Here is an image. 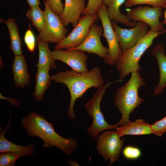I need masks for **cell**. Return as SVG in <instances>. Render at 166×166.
<instances>
[{
	"mask_svg": "<svg viewBox=\"0 0 166 166\" xmlns=\"http://www.w3.org/2000/svg\"><path fill=\"white\" fill-rule=\"evenodd\" d=\"M112 25L118 35L119 46L122 52L134 46L148 31V25L141 21H137L136 25L130 29L121 28L114 22Z\"/></svg>",
	"mask_w": 166,
	"mask_h": 166,
	"instance_id": "cell-11",
	"label": "cell"
},
{
	"mask_svg": "<svg viewBox=\"0 0 166 166\" xmlns=\"http://www.w3.org/2000/svg\"><path fill=\"white\" fill-rule=\"evenodd\" d=\"M3 22L7 26L10 34V49L15 55L22 54V40L19 36L18 24L14 18H9Z\"/></svg>",
	"mask_w": 166,
	"mask_h": 166,
	"instance_id": "cell-22",
	"label": "cell"
},
{
	"mask_svg": "<svg viewBox=\"0 0 166 166\" xmlns=\"http://www.w3.org/2000/svg\"><path fill=\"white\" fill-rule=\"evenodd\" d=\"M21 123L29 136L38 137L42 140L44 148L56 147L69 156L77 148L75 139L61 137L55 132L52 123L36 112L28 113L22 119Z\"/></svg>",
	"mask_w": 166,
	"mask_h": 166,
	"instance_id": "cell-1",
	"label": "cell"
},
{
	"mask_svg": "<svg viewBox=\"0 0 166 166\" xmlns=\"http://www.w3.org/2000/svg\"><path fill=\"white\" fill-rule=\"evenodd\" d=\"M125 0H104L103 2L106 6L107 12L111 20L115 22L124 24L130 27H134L136 25L135 22H131L126 15L120 11L121 6Z\"/></svg>",
	"mask_w": 166,
	"mask_h": 166,
	"instance_id": "cell-18",
	"label": "cell"
},
{
	"mask_svg": "<svg viewBox=\"0 0 166 166\" xmlns=\"http://www.w3.org/2000/svg\"><path fill=\"white\" fill-rule=\"evenodd\" d=\"M39 56L38 61L35 65L37 68H41L49 71L56 69L57 65L51 55L48 42L36 39Z\"/></svg>",
	"mask_w": 166,
	"mask_h": 166,
	"instance_id": "cell-21",
	"label": "cell"
},
{
	"mask_svg": "<svg viewBox=\"0 0 166 166\" xmlns=\"http://www.w3.org/2000/svg\"><path fill=\"white\" fill-rule=\"evenodd\" d=\"M51 77L52 80L65 84L69 90L70 100L67 114L73 120L76 118L74 106L77 99L81 97L88 89L92 87L98 89L104 85L100 69L96 67L84 73L66 70L59 72Z\"/></svg>",
	"mask_w": 166,
	"mask_h": 166,
	"instance_id": "cell-2",
	"label": "cell"
},
{
	"mask_svg": "<svg viewBox=\"0 0 166 166\" xmlns=\"http://www.w3.org/2000/svg\"><path fill=\"white\" fill-rule=\"evenodd\" d=\"M35 79L36 85L32 96L36 101H40L44 97L52 79L49 70L39 67L37 68Z\"/></svg>",
	"mask_w": 166,
	"mask_h": 166,
	"instance_id": "cell-19",
	"label": "cell"
},
{
	"mask_svg": "<svg viewBox=\"0 0 166 166\" xmlns=\"http://www.w3.org/2000/svg\"><path fill=\"white\" fill-rule=\"evenodd\" d=\"M125 158L129 160H134L139 158L141 155V152L138 148L132 146L124 147L122 151Z\"/></svg>",
	"mask_w": 166,
	"mask_h": 166,
	"instance_id": "cell-27",
	"label": "cell"
},
{
	"mask_svg": "<svg viewBox=\"0 0 166 166\" xmlns=\"http://www.w3.org/2000/svg\"><path fill=\"white\" fill-rule=\"evenodd\" d=\"M50 9L55 14L59 16L62 14L64 8V5L61 0H45Z\"/></svg>",
	"mask_w": 166,
	"mask_h": 166,
	"instance_id": "cell-30",
	"label": "cell"
},
{
	"mask_svg": "<svg viewBox=\"0 0 166 166\" xmlns=\"http://www.w3.org/2000/svg\"><path fill=\"white\" fill-rule=\"evenodd\" d=\"M165 32L166 29L159 32L149 30L134 46L122 52L115 64L116 69L119 72L120 80L123 79L130 73L140 70L139 61L141 56L152 44L154 40Z\"/></svg>",
	"mask_w": 166,
	"mask_h": 166,
	"instance_id": "cell-4",
	"label": "cell"
},
{
	"mask_svg": "<svg viewBox=\"0 0 166 166\" xmlns=\"http://www.w3.org/2000/svg\"><path fill=\"white\" fill-rule=\"evenodd\" d=\"M63 12L60 16L63 24L67 26L71 24L73 27L78 23L81 15L86 8L85 0H65Z\"/></svg>",
	"mask_w": 166,
	"mask_h": 166,
	"instance_id": "cell-14",
	"label": "cell"
},
{
	"mask_svg": "<svg viewBox=\"0 0 166 166\" xmlns=\"http://www.w3.org/2000/svg\"><path fill=\"white\" fill-rule=\"evenodd\" d=\"M120 137L126 135H138L152 133L150 125L142 119L136 120L127 124L116 128Z\"/></svg>",
	"mask_w": 166,
	"mask_h": 166,
	"instance_id": "cell-20",
	"label": "cell"
},
{
	"mask_svg": "<svg viewBox=\"0 0 166 166\" xmlns=\"http://www.w3.org/2000/svg\"><path fill=\"white\" fill-rule=\"evenodd\" d=\"M152 133L161 136L166 132V116L151 125Z\"/></svg>",
	"mask_w": 166,
	"mask_h": 166,
	"instance_id": "cell-29",
	"label": "cell"
},
{
	"mask_svg": "<svg viewBox=\"0 0 166 166\" xmlns=\"http://www.w3.org/2000/svg\"><path fill=\"white\" fill-rule=\"evenodd\" d=\"M163 8L149 6H139L132 9H126V15L130 20L134 22L141 21L145 22L150 26V31L161 32L165 30L162 22L159 20Z\"/></svg>",
	"mask_w": 166,
	"mask_h": 166,
	"instance_id": "cell-10",
	"label": "cell"
},
{
	"mask_svg": "<svg viewBox=\"0 0 166 166\" xmlns=\"http://www.w3.org/2000/svg\"><path fill=\"white\" fill-rule=\"evenodd\" d=\"M51 55L54 61L64 62L77 73H82L89 71L86 65L88 57L84 51L76 49H55L51 51Z\"/></svg>",
	"mask_w": 166,
	"mask_h": 166,
	"instance_id": "cell-12",
	"label": "cell"
},
{
	"mask_svg": "<svg viewBox=\"0 0 166 166\" xmlns=\"http://www.w3.org/2000/svg\"><path fill=\"white\" fill-rule=\"evenodd\" d=\"M98 18L97 14H83L71 32L62 41L55 45L54 49H67L80 45L87 37L92 25L97 22Z\"/></svg>",
	"mask_w": 166,
	"mask_h": 166,
	"instance_id": "cell-8",
	"label": "cell"
},
{
	"mask_svg": "<svg viewBox=\"0 0 166 166\" xmlns=\"http://www.w3.org/2000/svg\"><path fill=\"white\" fill-rule=\"evenodd\" d=\"M26 18L31 20L33 25L39 32L43 30L45 25L46 16L44 11L41 10L39 6L30 7L26 14Z\"/></svg>",
	"mask_w": 166,
	"mask_h": 166,
	"instance_id": "cell-23",
	"label": "cell"
},
{
	"mask_svg": "<svg viewBox=\"0 0 166 166\" xmlns=\"http://www.w3.org/2000/svg\"><path fill=\"white\" fill-rule=\"evenodd\" d=\"M24 40L28 50L31 53H33L37 44L36 39L30 28V24H29V29L26 30L25 34Z\"/></svg>",
	"mask_w": 166,
	"mask_h": 166,
	"instance_id": "cell-26",
	"label": "cell"
},
{
	"mask_svg": "<svg viewBox=\"0 0 166 166\" xmlns=\"http://www.w3.org/2000/svg\"><path fill=\"white\" fill-rule=\"evenodd\" d=\"M112 82H109L97 89L91 98L84 104L87 112L93 118L91 125L87 129L89 134L93 138L96 139L102 131L114 129L119 127L118 124L114 125L108 124L105 121L100 109V104L104 94Z\"/></svg>",
	"mask_w": 166,
	"mask_h": 166,
	"instance_id": "cell-5",
	"label": "cell"
},
{
	"mask_svg": "<svg viewBox=\"0 0 166 166\" xmlns=\"http://www.w3.org/2000/svg\"><path fill=\"white\" fill-rule=\"evenodd\" d=\"M0 99H5L8 100L11 105H14L15 106H19L20 105L19 103L17 102L18 98H8L3 96L0 93Z\"/></svg>",
	"mask_w": 166,
	"mask_h": 166,
	"instance_id": "cell-31",
	"label": "cell"
},
{
	"mask_svg": "<svg viewBox=\"0 0 166 166\" xmlns=\"http://www.w3.org/2000/svg\"><path fill=\"white\" fill-rule=\"evenodd\" d=\"M10 115L8 123L5 129L1 128L0 134V152H14L21 153L25 156H30L35 153V150L34 145L30 144L26 146L17 145L8 140L4 136L6 130L11 126Z\"/></svg>",
	"mask_w": 166,
	"mask_h": 166,
	"instance_id": "cell-17",
	"label": "cell"
},
{
	"mask_svg": "<svg viewBox=\"0 0 166 166\" xmlns=\"http://www.w3.org/2000/svg\"><path fill=\"white\" fill-rule=\"evenodd\" d=\"M104 0H88V2L83 14H97L99 9Z\"/></svg>",
	"mask_w": 166,
	"mask_h": 166,
	"instance_id": "cell-28",
	"label": "cell"
},
{
	"mask_svg": "<svg viewBox=\"0 0 166 166\" xmlns=\"http://www.w3.org/2000/svg\"><path fill=\"white\" fill-rule=\"evenodd\" d=\"M97 14L103 28L102 36L106 39L108 45L109 52L104 58V62L112 65H115L122 51L119 46L118 35L113 28L107 12L106 6L103 2Z\"/></svg>",
	"mask_w": 166,
	"mask_h": 166,
	"instance_id": "cell-6",
	"label": "cell"
},
{
	"mask_svg": "<svg viewBox=\"0 0 166 166\" xmlns=\"http://www.w3.org/2000/svg\"><path fill=\"white\" fill-rule=\"evenodd\" d=\"M117 131L108 130L99 136L97 149L98 154L106 160H109V166L118 160L125 139L121 140Z\"/></svg>",
	"mask_w": 166,
	"mask_h": 166,
	"instance_id": "cell-9",
	"label": "cell"
},
{
	"mask_svg": "<svg viewBox=\"0 0 166 166\" xmlns=\"http://www.w3.org/2000/svg\"><path fill=\"white\" fill-rule=\"evenodd\" d=\"M152 54L158 62L159 70V80L154 90L153 96L160 94L166 87V55L164 45L159 43L152 50Z\"/></svg>",
	"mask_w": 166,
	"mask_h": 166,
	"instance_id": "cell-16",
	"label": "cell"
},
{
	"mask_svg": "<svg viewBox=\"0 0 166 166\" xmlns=\"http://www.w3.org/2000/svg\"><path fill=\"white\" fill-rule=\"evenodd\" d=\"M46 20L44 28L36 39L47 42L59 43L66 36L68 29L63 24L59 15L54 13L44 0Z\"/></svg>",
	"mask_w": 166,
	"mask_h": 166,
	"instance_id": "cell-7",
	"label": "cell"
},
{
	"mask_svg": "<svg viewBox=\"0 0 166 166\" xmlns=\"http://www.w3.org/2000/svg\"><path fill=\"white\" fill-rule=\"evenodd\" d=\"M164 21H163V22H162V23L163 25H165L166 24V9H165L164 12Z\"/></svg>",
	"mask_w": 166,
	"mask_h": 166,
	"instance_id": "cell-33",
	"label": "cell"
},
{
	"mask_svg": "<svg viewBox=\"0 0 166 166\" xmlns=\"http://www.w3.org/2000/svg\"><path fill=\"white\" fill-rule=\"evenodd\" d=\"M103 33L102 26L93 23L91 26L87 37L78 46L67 49H79L90 53L95 54L105 58L108 54V48L104 46L101 38Z\"/></svg>",
	"mask_w": 166,
	"mask_h": 166,
	"instance_id": "cell-13",
	"label": "cell"
},
{
	"mask_svg": "<svg viewBox=\"0 0 166 166\" xmlns=\"http://www.w3.org/2000/svg\"><path fill=\"white\" fill-rule=\"evenodd\" d=\"M140 4H147L153 7H166V0H127L125 2L126 7Z\"/></svg>",
	"mask_w": 166,
	"mask_h": 166,
	"instance_id": "cell-25",
	"label": "cell"
},
{
	"mask_svg": "<svg viewBox=\"0 0 166 166\" xmlns=\"http://www.w3.org/2000/svg\"><path fill=\"white\" fill-rule=\"evenodd\" d=\"M30 7L39 6L40 4V0H26Z\"/></svg>",
	"mask_w": 166,
	"mask_h": 166,
	"instance_id": "cell-32",
	"label": "cell"
},
{
	"mask_svg": "<svg viewBox=\"0 0 166 166\" xmlns=\"http://www.w3.org/2000/svg\"><path fill=\"white\" fill-rule=\"evenodd\" d=\"M12 69L13 80L15 86L24 87L30 83V75L28 72L26 57L22 55H15L12 62Z\"/></svg>",
	"mask_w": 166,
	"mask_h": 166,
	"instance_id": "cell-15",
	"label": "cell"
},
{
	"mask_svg": "<svg viewBox=\"0 0 166 166\" xmlns=\"http://www.w3.org/2000/svg\"><path fill=\"white\" fill-rule=\"evenodd\" d=\"M140 71L132 73L129 80L117 89L114 95L115 105L121 114V119L117 123L121 126L131 122L129 119L130 113L144 101L139 96L138 90L146 83Z\"/></svg>",
	"mask_w": 166,
	"mask_h": 166,
	"instance_id": "cell-3",
	"label": "cell"
},
{
	"mask_svg": "<svg viewBox=\"0 0 166 166\" xmlns=\"http://www.w3.org/2000/svg\"><path fill=\"white\" fill-rule=\"evenodd\" d=\"M0 153V166H14L18 159L24 156L23 153L17 152H5Z\"/></svg>",
	"mask_w": 166,
	"mask_h": 166,
	"instance_id": "cell-24",
	"label": "cell"
}]
</instances>
